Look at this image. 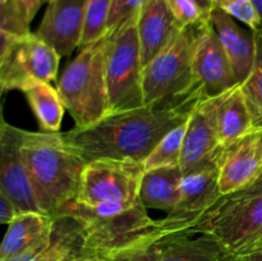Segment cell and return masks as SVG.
<instances>
[{
    "instance_id": "9",
    "label": "cell",
    "mask_w": 262,
    "mask_h": 261,
    "mask_svg": "<svg viewBox=\"0 0 262 261\" xmlns=\"http://www.w3.org/2000/svg\"><path fill=\"white\" fill-rule=\"evenodd\" d=\"M142 163L129 159H97L86 164L74 201L86 206L138 199Z\"/></svg>"
},
{
    "instance_id": "30",
    "label": "cell",
    "mask_w": 262,
    "mask_h": 261,
    "mask_svg": "<svg viewBox=\"0 0 262 261\" xmlns=\"http://www.w3.org/2000/svg\"><path fill=\"white\" fill-rule=\"evenodd\" d=\"M147 2L148 0H112L105 35H112L128 19L137 15Z\"/></svg>"
},
{
    "instance_id": "10",
    "label": "cell",
    "mask_w": 262,
    "mask_h": 261,
    "mask_svg": "<svg viewBox=\"0 0 262 261\" xmlns=\"http://www.w3.org/2000/svg\"><path fill=\"white\" fill-rule=\"evenodd\" d=\"M219 100L220 96L202 101L187 122L179 163L184 177L216 165L222 148L217 133Z\"/></svg>"
},
{
    "instance_id": "26",
    "label": "cell",
    "mask_w": 262,
    "mask_h": 261,
    "mask_svg": "<svg viewBox=\"0 0 262 261\" xmlns=\"http://www.w3.org/2000/svg\"><path fill=\"white\" fill-rule=\"evenodd\" d=\"M187 122L184 124L177 127L171 132H169L156 145L152 153L142 163L145 170L154 168H160V166L179 165L182 155V146H183L184 135H186L187 129Z\"/></svg>"
},
{
    "instance_id": "27",
    "label": "cell",
    "mask_w": 262,
    "mask_h": 261,
    "mask_svg": "<svg viewBox=\"0 0 262 261\" xmlns=\"http://www.w3.org/2000/svg\"><path fill=\"white\" fill-rule=\"evenodd\" d=\"M110 7L112 0H87L86 20L79 48L95 42L105 36Z\"/></svg>"
},
{
    "instance_id": "33",
    "label": "cell",
    "mask_w": 262,
    "mask_h": 261,
    "mask_svg": "<svg viewBox=\"0 0 262 261\" xmlns=\"http://www.w3.org/2000/svg\"><path fill=\"white\" fill-rule=\"evenodd\" d=\"M19 214V210L15 206L14 202L7 194L0 192V223L10 224Z\"/></svg>"
},
{
    "instance_id": "32",
    "label": "cell",
    "mask_w": 262,
    "mask_h": 261,
    "mask_svg": "<svg viewBox=\"0 0 262 261\" xmlns=\"http://www.w3.org/2000/svg\"><path fill=\"white\" fill-rule=\"evenodd\" d=\"M215 261H262V241L234 252H222Z\"/></svg>"
},
{
    "instance_id": "38",
    "label": "cell",
    "mask_w": 262,
    "mask_h": 261,
    "mask_svg": "<svg viewBox=\"0 0 262 261\" xmlns=\"http://www.w3.org/2000/svg\"><path fill=\"white\" fill-rule=\"evenodd\" d=\"M4 2H7V0H0V3H4Z\"/></svg>"
},
{
    "instance_id": "37",
    "label": "cell",
    "mask_w": 262,
    "mask_h": 261,
    "mask_svg": "<svg viewBox=\"0 0 262 261\" xmlns=\"http://www.w3.org/2000/svg\"><path fill=\"white\" fill-rule=\"evenodd\" d=\"M99 261H107L106 257H102V256H99Z\"/></svg>"
},
{
    "instance_id": "35",
    "label": "cell",
    "mask_w": 262,
    "mask_h": 261,
    "mask_svg": "<svg viewBox=\"0 0 262 261\" xmlns=\"http://www.w3.org/2000/svg\"><path fill=\"white\" fill-rule=\"evenodd\" d=\"M252 4L253 7H255L256 12H257L258 15H260V19L262 23V0H252Z\"/></svg>"
},
{
    "instance_id": "31",
    "label": "cell",
    "mask_w": 262,
    "mask_h": 261,
    "mask_svg": "<svg viewBox=\"0 0 262 261\" xmlns=\"http://www.w3.org/2000/svg\"><path fill=\"white\" fill-rule=\"evenodd\" d=\"M166 4L181 27H187L209 18V14L194 0H166Z\"/></svg>"
},
{
    "instance_id": "34",
    "label": "cell",
    "mask_w": 262,
    "mask_h": 261,
    "mask_svg": "<svg viewBox=\"0 0 262 261\" xmlns=\"http://www.w3.org/2000/svg\"><path fill=\"white\" fill-rule=\"evenodd\" d=\"M199 4V7L204 10L206 14H210L211 12V0H194Z\"/></svg>"
},
{
    "instance_id": "4",
    "label": "cell",
    "mask_w": 262,
    "mask_h": 261,
    "mask_svg": "<svg viewBox=\"0 0 262 261\" xmlns=\"http://www.w3.org/2000/svg\"><path fill=\"white\" fill-rule=\"evenodd\" d=\"M107 35L79 48L78 55L66 67L56 90L74 119V127H89L107 114L105 71Z\"/></svg>"
},
{
    "instance_id": "3",
    "label": "cell",
    "mask_w": 262,
    "mask_h": 261,
    "mask_svg": "<svg viewBox=\"0 0 262 261\" xmlns=\"http://www.w3.org/2000/svg\"><path fill=\"white\" fill-rule=\"evenodd\" d=\"M146 209L140 197L97 206L72 201L59 215H68L78 222L92 256H107L143 241L171 235L166 234L161 220L148 216Z\"/></svg>"
},
{
    "instance_id": "28",
    "label": "cell",
    "mask_w": 262,
    "mask_h": 261,
    "mask_svg": "<svg viewBox=\"0 0 262 261\" xmlns=\"http://www.w3.org/2000/svg\"><path fill=\"white\" fill-rule=\"evenodd\" d=\"M171 235L143 241L138 245L130 246V247L113 252L107 256H102V257H106L107 261H159L166 242Z\"/></svg>"
},
{
    "instance_id": "16",
    "label": "cell",
    "mask_w": 262,
    "mask_h": 261,
    "mask_svg": "<svg viewBox=\"0 0 262 261\" xmlns=\"http://www.w3.org/2000/svg\"><path fill=\"white\" fill-rule=\"evenodd\" d=\"M92 257L86 245L82 227L68 215L54 219L53 230L48 237L26 252L5 261H77Z\"/></svg>"
},
{
    "instance_id": "8",
    "label": "cell",
    "mask_w": 262,
    "mask_h": 261,
    "mask_svg": "<svg viewBox=\"0 0 262 261\" xmlns=\"http://www.w3.org/2000/svg\"><path fill=\"white\" fill-rule=\"evenodd\" d=\"M206 19L182 27L170 42L143 67L145 104L178 94L193 84L196 81L192 69L194 44Z\"/></svg>"
},
{
    "instance_id": "36",
    "label": "cell",
    "mask_w": 262,
    "mask_h": 261,
    "mask_svg": "<svg viewBox=\"0 0 262 261\" xmlns=\"http://www.w3.org/2000/svg\"><path fill=\"white\" fill-rule=\"evenodd\" d=\"M84 261H99V256H92V257L86 258Z\"/></svg>"
},
{
    "instance_id": "21",
    "label": "cell",
    "mask_w": 262,
    "mask_h": 261,
    "mask_svg": "<svg viewBox=\"0 0 262 261\" xmlns=\"http://www.w3.org/2000/svg\"><path fill=\"white\" fill-rule=\"evenodd\" d=\"M255 129L241 84L220 96L217 105V133L222 147Z\"/></svg>"
},
{
    "instance_id": "19",
    "label": "cell",
    "mask_w": 262,
    "mask_h": 261,
    "mask_svg": "<svg viewBox=\"0 0 262 261\" xmlns=\"http://www.w3.org/2000/svg\"><path fill=\"white\" fill-rule=\"evenodd\" d=\"M183 178L179 165L148 169L141 178L138 197L147 209L164 210L169 214L181 201Z\"/></svg>"
},
{
    "instance_id": "5",
    "label": "cell",
    "mask_w": 262,
    "mask_h": 261,
    "mask_svg": "<svg viewBox=\"0 0 262 261\" xmlns=\"http://www.w3.org/2000/svg\"><path fill=\"white\" fill-rule=\"evenodd\" d=\"M194 230L212 235L223 252H234L261 242L262 174L253 183L222 194L197 222Z\"/></svg>"
},
{
    "instance_id": "29",
    "label": "cell",
    "mask_w": 262,
    "mask_h": 261,
    "mask_svg": "<svg viewBox=\"0 0 262 261\" xmlns=\"http://www.w3.org/2000/svg\"><path fill=\"white\" fill-rule=\"evenodd\" d=\"M219 9L232 15L253 31H260L262 23L252 0H211V10Z\"/></svg>"
},
{
    "instance_id": "2",
    "label": "cell",
    "mask_w": 262,
    "mask_h": 261,
    "mask_svg": "<svg viewBox=\"0 0 262 261\" xmlns=\"http://www.w3.org/2000/svg\"><path fill=\"white\" fill-rule=\"evenodd\" d=\"M20 154L43 214L58 216L78 193L86 163L60 132L19 130Z\"/></svg>"
},
{
    "instance_id": "20",
    "label": "cell",
    "mask_w": 262,
    "mask_h": 261,
    "mask_svg": "<svg viewBox=\"0 0 262 261\" xmlns=\"http://www.w3.org/2000/svg\"><path fill=\"white\" fill-rule=\"evenodd\" d=\"M54 219L41 212H23L10 224L0 247V261L9 260L26 252L48 237L53 230Z\"/></svg>"
},
{
    "instance_id": "23",
    "label": "cell",
    "mask_w": 262,
    "mask_h": 261,
    "mask_svg": "<svg viewBox=\"0 0 262 261\" xmlns=\"http://www.w3.org/2000/svg\"><path fill=\"white\" fill-rule=\"evenodd\" d=\"M43 132H59L66 106L58 90L49 82H32L22 90Z\"/></svg>"
},
{
    "instance_id": "18",
    "label": "cell",
    "mask_w": 262,
    "mask_h": 261,
    "mask_svg": "<svg viewBox=\"0 0 262 261\" xmlns=\"http://www.w3.org/2000/svg\"><path fill=\"white\" fill-rule=\"evenodd\" d=\"M181 26L169 10L166 0H148L137 17L143 67L150 63L181 30Z\"/></svg>"
},
{
    "instance_id": "25",
    "label": "cell",
    "mask_w": 262,
    "mask_h": 261,
    "mask_svg": "<svg viewBox=\"0 0 262 261\" xmlns=\"http://www.w3.org/2000/svg\"><path fill=\"white\" fill-rule=\"evenodd\" d=\"M252 125L262 130V30L256 31V63L251 76L241 84Z\"/></svg>"
},
{
    "instance_id": "15",
    "label": "cell",
    "mask_w": 262,
    "mask_h": 261,
    "mask_svg": "<svg viewBox=\"0 0 262 261\" xmlns=\"http://www.w3.org/2000/svg\"><path fill=\"white\" fill-rule=\"evenodd\" d=\"M87 0H51L37 35L60 56H69L81 46Z\"/></svg>"
},
{
    "instance_id": "7",
    "label": "cell",
    "mask_w": 262,
    "mask_h": 261,
    "mask_svg": "<svg viewBox=\"0 0 262 261\" xmlns=\"http://www.w3.org/2000/svg\"><path fill=\"white\" fill-rule=\"evenodd\" d=\"M0 87L3 91H22L32 82L56 79L59 60L58 51L37 33L15 36L0 32Z\"/></svg>"
},
{
    "instance_id": "12",
    "label": "cell",
    "mask_w": 262,
    "mask_h": 261,
    "mask_svg": "<svg viewBox=\"0 0 262 261\" xmlns=\"http://www.w3.org/2000/svg\"><path fill=\"white\" fill-rule=\"evenodd\" d=\"M192 69L194 79L202 84L209 99L222 96L238 86L229 58L209 18L194 44Z\"/></svg>"
},
{
    "instance_id": "24",
    "label": "cell",
    "mask_w": 262,
    "mask_h": 261,
    "mask_svg": "<svg viewBox=\"0 0 262 261\" xmlns=\"http://www.w3.org/2000/svg\"><path fill=\"white\" fill-rule=\"evenodd\" d=\"M51 0H7L2 4L0 32L20 36L30 33V25L36 13Z\"/></svg>"
},
{
    "instance_id": "13",
    "label": "cell",
    "mask_w": 262,
    "mask_h": 261,
    "mask_svg": "<svg viewBox=\"0 0 262 261\" xmlns=\"http://www.w3.org/2000/svg\"><path fill=\"white\" fill-rule=\"evenodd\" d=\"M20 128L2 120L0 127V192L7 194L23 212H41L27 168L20 154Z\"/></svg>"
},
{
    "instance_id": "22",
    "label": "cell",
    "mask_w": 262,
    "mask_h": 261,
    "mask_svg": "<svg viewBox=\"0 0 262 261\" xmlns=\"http://www.w3.org/2000/svg\"><path fill=\"white\" fill-rule=\"evenodd\" d=\"M222 252L212 235L187 230L169 238L159 261H215Z\"/></svg>"
},
{
    "instance_id": "6",
    "label": "cell",
    "mask_w": 262,
    "mask_h": 261,
    "mask_svg": "<svg viewBox=\"0 0 262 261\" xmlns=\"http://www.w3.org/2000/svg\"><path fill=\"white\" fill-rule=\"evenodd\" d=\"M137 15L107 35L105 71L107 114L145 105L143 63L137 32Z\"/></svg>"
},
{
    "instance_id": "40",
    "label": "cell",
    "mask_w": 262,
    "mask_h": 261,
    "mask_svg": "<svg viewBox=\"0 0 262 261\" xmlns=\"http://www.w3.org/2000/svg\"><path fill=\"white\" fill-rule=\"evenodd\" d=\"M261 30H262V28H261Z\"/></svg>"
},
{
    "instance_id": "11",
    "label": "cell",
    "mask_w": 262,
    "mask_h": 261,
    "mask_svg": "<svg viewBox=\"0 0 262 261\" xmlns=\"http://www.w3.org/2000/svg\"><path fill=\"white\" fill-rule=\"evenodd\" d=\"M222 196L217 166L186 176L182 183V199L176 209L161 219L166 234L194 230L202 215Z\"/></svg>"
},
{
    "instance_id": "1",
    "label": "cell",
    "mask_w": 262,
    "mask_h": 261,
    "mask_svg": "<svg viewBox=\"0 0 262 261\" xmlns=\"http://www.w3.org/2000/svg\"><path fill=\"white\" fill-rule=\"evenodd\" d=\"M209 97L199 81L178 94L140 107L109 113L89 127H74L63 135L67 145L84 161L129 159L143 163L159 142Z\"/></svg>"
},
{
    "instance_id": "39",
    "label": "cell",
    "mask_w": 262,
    "mask_h": 261,
    "mask_svg": "<svg viewBox=\"0 0 262 261\" xmlns=\"http://www.w3.org/2000/svg\"><path fill=\"white\" fill-rule=\"evenodd\" d=\"M77 261H84V260H77Z\"/></svg>"
},
{
    "instance_id": "17",
    "label": "cell",
    "mask_w": 262,
    "mask_h": 261,
    "mask_svg": "<svg viewBox=\"0 0 262 261\" xmlns=\"http://www.w3.org/2000/svg\"><path fill=\"white\" fill-rule=\"evenodd\" d=\"M209 19L224 46L238 84L245 83L256 63V31L243 28L239 20L219 9H212Z\"/></svg>"
},
{
    "instance_id": "14",
    "label": "cell",
    "mask_w": 262,
    "mask_h": 261,
    "mask_svg": "<svg viewBox=\"0 0 262 261\" xmlns=\"http://www.w3.org/2000/svg\"><path fill=\"white\" fill-rule=\"evenodd\" d=\"M216 166L222 194L253 183L262 174V130L252 129L220 148Z\"/></svg>"
}]
</instances>
